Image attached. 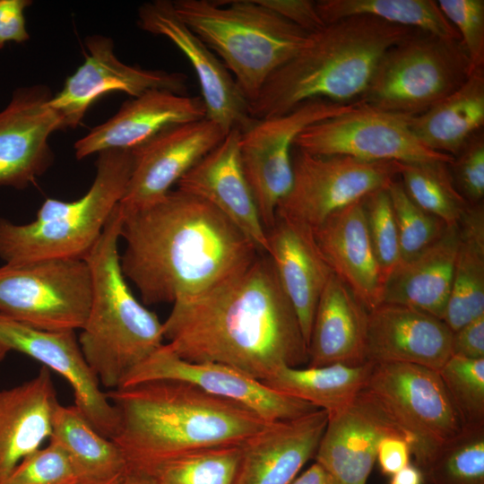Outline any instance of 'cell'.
Masks as SVG:
<instances>
[{"mask_svg": "<svg viewBox=\"0 0 484 484\" xmlns=\"http://www.w3.org/2000/svg\"><path fill=\"white\" fill-rule=\"evenodd\" d=\"M364 210L370 242L385 281L401 262L398 232L387 188L366 196Z\"/></svg>", "mask_w": 484, "mask_h": 484, "instance_id": "ab89813d", "label": "cell"}, {"mask_svg": "<svg viewBox=\"0 0 484 484\" xmlns=\"http://www.w3.org/2000/svg\"><path fill=\"white\" fill-rule=\"evenodd\" d=\"M122 224L119 203L83 258L89 265L92 295L78 341L99 384L111 390L164 341L163 324L129 289L120 264Z\"/></svg>", "mask_w": 484, "mask_h": 484, "instance_id": "5b68a950", "label": "cell"}, {"mask_svg": "<svg viewBox=\"0 0 484 484\" xmlns=\"http://www.w3.org/2000/svg\"><path fill=\"white\" fill-rule=\"evenodd\" d=\"M449 169L459 193L470 205L482 203L484 197V137L477 133L454 157Z\"/></svg>", "mask_w": 484, "mask_h": 484, "instance_id": "7bdbcfd3", "label": "cell"}, {"mask_svg": "<svg viewBox=\"0 0 484 484\" xmlns=\"http://www.w3.org/2000/svg\"><path fill=\"white\" fill-rule=\"evenodd\" d=\"M411 456V445L401 436H386L377 447L376 461L385 475L392 476L408 465Z\"/></svg>", "mask_w": 484, "mask_h": 484, "instance_id": "7dc6e473", "label": "cell"}, {"mask_svg": "<svg viewBox=\"0 0 484 484\" xmlns=\"http://www.w3.org/2000/svg\"><path fill=\"white\" fill-rule=\"evenodd\" d=\"M364 389L411 438V455L423 474L464 430L438 371L411 363H376Z\"/></svg>", "mask_w": 484, "mask_h": 484, "instance_id": "9c48e42d", "label": "cell"}, {"mask_svg": "<svg viewBox=\"0 0 484 484\" xmlns=\"http://www.w3.org/2000/svg\"><path fill=\"white\" fill-rule=\"evenodd\" d=\"M49 371L0 390V484L26 457L49 440L58 404Z\"/></svg>", "mask_w": 484, "mask_h": 484, "instance_id": "4316f807", "label": "cell"}, {"mask_svg": "<svg viewBox=\"0 0 484 484\" xmlns=\"http://www.w3.org/2000/svg\"><path fill=\"white\" fill-rule=\"evenodd\" d=\"M49 440L66 452L82 478H109L127 470L116 443L100 435L75 405H56Z\"/></svg>", "mask_w": 484, "mask_h": 484, "instance_id": "d6a6232c", "label": "cell"}, {"mask_svg": "<svg viewBox=\"0 0 484 484\" xmlns=\"http://www.w3.org/2000/svg\"><path fill=\"white\" fill-rule=\"evenodd\" d=\"M162 379L188 383L208 393L238 402L268 422L291 419L318 410L229 366L184 359L167 343L135 367L119 388Z\"/></svg>", "mask_w": 484, "mask_h": 484, "instance_id": "5bb4252c", "label": "cell"}, {"mask_svg": "<svg viewBox=\"0 0 484 484\" xmlns=\"http://www.w3.org/2000/svg\"><path fill=\"white\" fill-rule=\"evenodd\" d=\"M31 4L30 0H0V49L30 39L24 13Z\"/></svg>", "mask_w": 484, "mask_h": 484, "instance_id": "f6af8a7d", "label": "cell"}, {"mask_svg": "<svg viewBox=\"0 0 484 484\" xmlns=\"http://www.w3.org/2000/svg\"><path fill=\"white\" fill-rule=\"evenodd\" d=\"M398 176L411 201L447 226L459 224L470 206L454 186L447 162H399Z\"/></svg>", "mask_w": 484, "mask_h": 484, "instance_id": "d590c367", "label": "cell"}, {"mask_svg": "<svg viewBox=\"0 0 484 484\" xmlns=\"http://www.w3.org/2000/svg\"><path fill=\"white\" fill-rule=\"evenodd\" d=\"M0 344L22 352L62 376L70 385L74 405L103 436L112 439L118 417L81 350L74 331L48 332L0 314Z\"/></svg>", "mask_w": 484, "mask_h": 484, "instance_id": "e0dca14e", "label": "cell"}, {"mask_svg": "<svg viewBox=\"0 0 484 484\" xmlns=\"http://www.w3.org/2000/svg\"><path fill=\"white\" fill-rule=\"evenodd\" d=\"M428 484H484V427L465 428L424 471Z\"/></svg>", "mask_w": 484, "mask_h": 484, "instance_id": "8d00e7d4", "label": "cell"}, {"mask_svg": "<svg viewBox=\"0 0 484 484\" xmlns=\"http://www.w3.org/2000/svg\"><path fill=\"white\" fill-rule=\"evenodd\" d=\"M445 17L457 30L471 71L484 66V1H436Z\"/></svg>", "mask_w": 484, "mask_h": 484, "instance_id": "b9f144b4", "label": "cell"}, {"mask_svg": "<svg viewBox=\"0 0 484 484\" xmlns=\"http://www.w3.org/2000/svg\"><path fill=\"white\" fill-rule=\"evenodd\" d=\"M240 130H230L220 143L177 182L178 190L197 196L226 216L261 253L267 251V233L243 171Z\"/></svg>", "mask_w": 484, "mask_h": 484, "instance_id": "44dd1931", "label": "cell"}, {"mask_svg": "<svg viewBox=\"0 0 484 484\" xmlns=\"http://www.w3.org/2000/svg\"><path fill=\"white\" fill-rule=\"evenodd\" d=\"M367 315V309L352 290L333 274L316 305L307 366L366 363Z\"/></svg>", "mask_w": 484, "mask_h": 484, "instance_id": "83f0119b", "label": "cell"}, {"mask_svg": "<svg viewBox=\"0 0 484 484\" xmlns=\"http://www.w3.org/2000/svg\"><path fill=\"white\" fill-rule=\"evenodd\" d=\"M373 364L283 367L264 381L269 387L311 403L327 413L350 404L366 387Z\"/></svg>", "mask_w": 484, "mask_h": 484, "instance_id": "1f68e13d", "label": "cell"}, {"mask_svg": "<svg viewBox=\"0 0 484 484\" xmlns=\"http://www.w3.org/2000/svg\"><path fill=\"white\" fill-rule=\"evenodd\" d=\"M241 445L190 451L127 470L153 484H235Z\"/></svg>", "mask_w": 484, "mask_h": 484, "instance_id": "e575fe53", "label": "cell"}, {"mask_svg": "<svg viewBox=\"0 0 484 484\" xmlns=\"http://www.w3.org/2000/svg\"><path fill=\"white\" fill-rule=\"evenodd\" d=\"M91 295V271L82 258H48L0 267V314L38 330H81Z\"/></svg>", "mask_w": 484, "mask_h": 484, "instance_id": "30bf717a", "label": "cell"}, {"mask_svg": "<svg viewBox=\"0 0 484 484\" xmlns=\"http://www.w3.org/2000/svg\"><path fill=\"white\" fill-rule=\"evenodd\" d=\"M120 484H153L147 477L144 475L131 471L126 470Z\"/></svg>", "mask_w": 484, "mask_h": 484, "instance_id": "f907efd6", "label": "cell"}, {"mask_svg": "<svg viewBox=\"0 0 484 484\" xmlns=\"http://www.w3.org/2000/svg\"><path fill=\"white\" fill-rule=\"evenodd\" d=\"M327 420V411L318 409L269 423L241 445L235 484H290L315 458Z\"/></svg>", "mask_w": 484, "mask_h": 484, "instance_id": "cb8c5ba5", "label": "cell"}, {"mask_svg": "<svg viewBox=\"0 0 484 484\" xmlns=\"http://www.w3.org/2000/svg\"><path fill=\"white\" fill-rule=\"evenodd\" d=\"M164 340L180 358L234 367L262 382L308 363L297 314L266 253L203 293L173 304Z\"/></svg>", "mask_w": 484, "mask_h": 484, "instance_id": "6da1fadb", "label": "cell"}, {"mask_svg": "<svg viewBox=\"0 0 484 484\" xmlns=\"http://www.w3.org/2000/svg\"><path fill=\"white\" fill-rule=\"evenodd\" d=\"M172 3L178 17L221 58L248 103L310 35L255 0Z\"/></svg>", "mask_w": 484, "mask_h": 484, "instance_id": "8992f818", "label": "cell"}, {"mask_svg": "<svg viewBox=\"0 0 484 484\" xmlns=\"http://www.w3.org/2000/svg\"><path fill=\"white\" fill-rule=\"evenodd\" d=\"M386 436L411 440L363 389L348 406L328 413L315 455L338 484H367L376 462L377 447Z\"/></svg>", "mask_w": 484, "mask_h": 484, "instance_id": "ffe728a7", "label": "cell"}, {"mask_svg": "<svg viewBox=\"0 0 484 484\" xmlns=\"http://www.w3.org/2000/svg\"><path fill=\"white\" fill-rule=\"evenodd\" d=\"M266 233V254L295 309L308 349L316 305L333 272L320 252L310 228L276 217Z\"/></svg>", "mask_w": 484, "mask_h": 484, "instance_id": "d4e9b609", "label": "cell"}, {"mask_svg": "<svg viewBox=\"0 0 484 484\" xmlns=\"http://www.w3.org/2000/svg\"><path fill=\"white\" fill-rule=\"evenodd\" d=\"M313 233L333 274L352 290L367 311L380 305L385 280L370 242L364 199L335 212Z\"/></svg>", "mask_w": 484, "mask_h": 484, "instance_id": "484cf974", "label": "cell"}, {"mask_svg": "<svg viewBox=\"0 0 484 484\" xmlns=\"http://www.w3.org/2000/svg\"><path fill=\"white\" fill-rule=\"evenodd\" d=\"M416 31L371 16L325 24L268 78L248 103L250 117L282 115L311 99H360L385 53Z\"/></svg>", "mask_w": 484, "mask_h": 484, "instance_id": "277c9868", "label": "cell"}, {"mask_svg": "<svg viewBox=\"0 0 484 484\" xmlns=\"http://www.w3.org/2000/svg\"><path fill=\"white\" fill-rule=\"evenodd\" d=\"M451 356L471 359H484V315L453 333Z\"/></svg>", "mask_w": 484, "mask_h": 484, "instance_id": "bcb514c9", "label": "cell"}, {"mask_svg": "<svg viewBox=\"0 0 484 484\" xmlns=\"http://www.w3.org/2000/svg\"><path fill=\"white\" fill-rule=\"evenodd\" d=\"M87 55L82 65L66 78L48 105L61 117L65 128H75L89 108L107 93L121 91L135 98L150 90L185 95L186 76L181 73L144 69L121 62L112 39L91 35L85 39Z\"/></svg>", "mask_w": 484, "mask_h": 484, "instance_id": "9a60e30c", "label": "cell"}, {"mask_svg": "<svg viewBox=\"0 0 484 484\" xmlns=\"http://www.w3.org/2000/svg\"><path fill=\"white\" fill-rule=\"evenodd\" d=\"M387 191L398 232L401 262L408 261L436 241L447 225L411 201L400 181L393 180Z\"/></svg>", "mask_w": 484, "mask_h": 484, "instance_id": "74e56055", "label": "cell"}, {"mask_svg": "<svg viewBox=\"0 0 484 484\" xmlns=\"http://www.w3.org/2000/svg\"><path fill=\"white\" fill-rule=\"evenodd\" d=\"M484 125V66L446 98L411 117L410 127L430 150L456 156Z\"/></svg>", "mask_w": 484, "mask_h": 484, "instance_id": "f546056e", "label": "cell"}, {"mask_svg": "<svg viewBox=\"0 0 484 484\" xmlns=\"http://www.w3.org/2000/svg\"><path fill=\"white\" fill-rule=\"evenodd\" d=\"M123 474L109 477V478H81L73 484H120Z\"/></svg>", "mask_w": 484, "mask_h": 484, "instance_id": "816d5d0a", "label": "cell"}, {"mask_svg": "<svg viewBox=\"0 0 484 484\" xmlns=\"http://www.w3.org/2000/svg\"><path fill=\"white\" fill-rule=\"evenodd\" d=\"M317 12L325 24L350 16H371L448 39H460L434 0H320Z\"/></svg>", "mask_w": 484, "mask_h": 484, "instance_id": "836d02e7", "label": "cell"}, {"mask_svg": "<svg viewBox=\"0 0 484 484\" xmlns=\"http://www.w3.org/2000/svg\"><path fill=\"white\" fill-rule=\"evenodd\" d=\"M226 134L205 117L170 127L133 150L131 176L119 203L122 210H137L162 199Z\"/></svg>", "mask_w": 484, "mask_h": 484, "instance_id": "d6986e66", "label": "cell"}, {"mask_svg": "<svg viewBox=\"0 0 484 484\" xmlns=\"http://www.w3.org/2000/svg\"><path fill=\"white\" fill-rule=\"evenodd\" d=\"M290 484H338L331 473L318 462L313 463Z\"/></svg>", "mask_w": 484, "mask_h": 484, "instance_id": "c3c4849f", "label": "cell"}, {"mask_svg": "<svg viewBox=\"0 0 484 484\" xmlns=\"http://www.w3.org/2000/svg\"><path fill=\"white\" fill-rule=\"evenodd\" d=\"M206 117L199 96L150 90L126 100L118 111L74 143L78 160L107 150H135L163 131Z\"/></svg>", "mask_w": 484, "mask_h": 484, "instance_id": "7402d4cb", "label": "cell"}, {"mask_svg": "<svg viewBox=\"0 0 484 484\" xmlns=\"http://www.w3.org/2000/svg\"><path fill=\"white\" fill-rule=\"evenodd\" d=\"M362 104L360 99L351 103L311 99L285 114L254 119L240 131L243 171L266 231L274 224L278 205L292 186V151L297 136L312 124Z\"/></svg>", "mask_w": 484, "mask_h": 484, "instance_id": "8fae6325", "label": "cell"}, {"mask_svg": "<svg viewBox=\"0 0 484 484\" xmlns=\"http://www.w3.org/2000/svg\"><path fill=\"white\" fill-rule=\"evenodd\" d=\"M452 336L442 319L406 306L381 303L368 311L366 360L411 363L439 371L451 357Z\"/></svg>", "mask_w": 484, "mask_h": 484, "instance_id": "603a6c76", "label": "cell"}, {"mask_svg": "<svg viewBox=\"0 0 484 484\" xmlns=\"http://www.w3.org/2000/svg\"><path fill=\"white\" fill-rule=\"evenodd\" d=\"M412 116L362 104L316 122L295 139L294 147L314 155H341L367 161H445L454 157L421 143L410 127Z\"/></svg>", "mask_w": 484, "mask_h": 484, "instance_id": "4fadbf2b", "label": "cell"}, {"mask_svg": "<svg viewBox=\"0 0 484 484\" xmlns=\"http://www.w3.org/2000/svg\"><path fill=\"white\" fill-rule=\"evenodd\" d=\"M460 241L459 224L411 260L400 262L385 281L382 303L402 305L443 320Z\"/></svg>", "mask_w": 484, "mask_h": 484, "instance_id": "f1b7e54d", "label": "cell"}, {"mask_svg": "<svg viewBox=\"0 0 484 484\" xmlns=\"http://www.w3.org/2000/svg\"><path fill=\"white\" fill-rule=\"evenodd\" d=\"M134 163L130 150L98 153L89 190L72 202L48 198L27 224L0 217V258L5 264L72 257L83 259L100 237L129 181Z\"/></svg>", "mask_w": 484, "mask_h": 484, "instance_id": "52a82bcc", "label": "cell"}, {"mask_svg": "<svg viewBox=\"0 0 484 484\" xmlns=\"http://www.w3.org/2000/svg\"><path fill=\"white\" fill-rule=\"evenodd\" d=\"M52 96L44 84L21 87L0 111V186L24 189L52 165L48 139L64 129L48 105Z\"/></svg>", "mask_w": 484, "mask_h": 484, "instance_id": "ac0fdd59", "label": "cell"}, {"mask_svg": "<svg viewBox=\"0 0 484 484\" xmlns=\"http://www.w3.org/2000/svg\"><path fill=\"white\" fill-rule=\"evenodd\" d=\"M471 72L460 39L416 31L385 53L360 99L373 108L417 116L462 86Z\"/></svg>", "mask_w": 484, "mask_h": 484, "instance_id": "ba28073f", "label": "cell"}, {"mask_svg": "<svg viewBox=\"0 0 484 484\" xmlns=\"http://www.w3.org/2000/svg\"><path fill=\"white\" fill-rule=\"evenodd\" d=\"M82 478L66 452L48 440L22 460L1 484H73Z\"/></svg>", "mask_w": 484, "mask_h": 484, "instance_id": "60d3db41", "label": "cell"}, {"mask_svg": "<svg viewBox=\"0 0 484 484\" xmlns=\"http://www.w3.org/2000/svg\"><path fill=\"white\" fill-rule=\"evenodd\" d=\"M283 19L311 34L322 30L321 19L315 1L310 0H255Z\"/></svg>", "mask_w": 484, "mask_h": 484, "instance_id": "ee69618b", "label": "cell"}, {"mask_svg": "<svg viewBox=\"0 0 484 484\" xmlns=\"http://www.w3.org/2000/svg\"><path fill=\"white\" fill-rule=\"evenodd\" d=\"M460 241L443 321L454 333L484 315V207L470 205L459 222Z\"/></svg>", "mask_w": 484, "mask_h": 484, "instance_id": "4dcf8cb0", "label": "cell"}, {"mask_svg": "<svg viewBox=\"0 0 484 484\" xmlns=\"http://www.w3.org/2000/svg\"><path fill=\"white\" fill-rule=\"evenodd\" d=\"M438 373L464 429L484 427V359L451 356Z\"/></svg>", "mask_w": 484, "mask_h": 484, "instance_id": "f35d334b", "label": "cell"}, {"mask_svg": "<svg viewBox=\"0 0 484 484\" xmlns=\"http://www.w3.org/2000/svg\"><path fill=\"white\" fill-rule=\"evenodd\" d=\"M115 407L112 438L127 469L183 453L241 445L269 423L243 405L177 380H151L106 393Z\"/></svg>", "mask_w": 484, "mask_h": 484, "instance_id": "3957f363", "label": "cell"}, {"mask_svg": "<svg viewBox=\"0 0 484 484\" xmlns=\"http://www.w3.org/2000/svg\"><path fill=\"white\" fill-rule=\"evenodd\" d=\"M425 481L422 471L414 463H409L391 476L389 484H423Z\"/></svg>", "mask_w": 484, "mask_h": 484, "instance_id": "681fc988", "label": "cell"}, {"mask_svg": "<svg viewBox=\"0 0 484 484\" xmlns=\"http://www.w3.org/2000/svg\"><path fill=\"white\" fill-rule=\"evenodd\" d=\"M121 212V269L144 305L198 296L261 253L216 208L178 189L146 207Z\"/></svg>", "mask_w": 484, "mask_h": 484, "instance_id": "7a4b0ae2", "label": "cell"}, {"mask_svg": "<svg viewBox=\"0 0 484 484\" xmlns=\"http://www.w3.org/2000/svg\"><path fill=\"white\" fill-rule=\"evenodd\" d=\"M137 14L140 29L164 36L187 58L200 85L207 119L226 134L234 128L241 131L254 120L249 115L248 101L229 71L178 17L172 1L144 3Z\"/></svg>", "mask_w": 484, "mask_h": 484, "instance_id": "2e32d148", "label": "cell"}, {"mask_svg": "<svg viewBox=\"0 0 484 484\" xmlns=\"http://www.w3.org/2000/svg\"><path fill=\"white\" fill-rule=\"evenodd\" d=\"M292 186L276 217L315 229L335 212L385 189L399 174L397 161L314 155L293 148Z\"/></svg>", "mask_w": 484, "mask_h": 484, "instance_id": "7c38bea8", "label": "cell"}, {"mask_svg": "<svg viewBox=\"0 0 484 484\" xmlns=\"http://www.w3.org/2000/svg\"><path fill=\"white\" fill-rule=\"evenodd\" d=\"M8 351L9 350L6 347L0 344V362L5 358Z\"/></svg>", "mask_w": 484, "mask_h": 484, "instance_id": "f5cc1de1", "label": "cell"}]
</instances>
